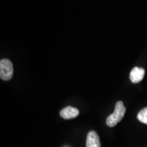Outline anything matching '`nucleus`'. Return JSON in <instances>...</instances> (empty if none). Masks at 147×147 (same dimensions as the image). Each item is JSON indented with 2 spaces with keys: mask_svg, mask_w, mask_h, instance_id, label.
<instances>
[{
  "mask_svg": "<svg viewBox=\"0 0 147 147\" xmlns=\"http://www.w3.org/2000/svg\"><path fill=\"white\" fill-rule=\"evenodd\" d=\"M126 112V108L123 105V102L119 101L116 103L115 111L113 114L108 116L106 119V124L108 126L113 127L117 125L123 118L125 113Z\"/></svg>",
  "mask_w": 147,
  "mask_h": 147,
  "instance_id": "1",
  "label": "nucleus"
},
{
  "mask_svg": "<svg viewBox=\"0 0 147 147\" xmlns=\"http://www.w3.org/2000/svg\"><path fill=\"white\" fill-rule=\"evenodd\" d=\"M13 76V65L8 59L0 61V77L3 80H9Z\"/></svg>",
  "mask_w": 147,
  "mask_h": 147,
  "instance_id": "2",
  "label": "nucleus"
},
{
  "mask_svg": "<svg viewBox=\"0 0 147 147\" xmlns=\"http://www.w3.org/2000/svg\"><path fill=\"white\" fill-rule=\"evenodd\" d=\"M145 74L144 69L142 67H135L131 69L129 74V78L131 81L134 84L141 82L144 78Z\"/></svg>",
  "mask_w": 147,
  "mask_h": 147,
  "instance_id": "3",
  "label": "nucleus"
},
{
  "mask_svg": "<svg viewBox=\"0 0 147 147\" xmlns=\"http://www.w3.org/2000/svg\"><path fill=\"white\" fill-rule=\"evenodd\" d=\"M86 147H101L100 138L95 131H91L88 133Z\"/></svg>",
  "mask_w": 147,
  "mask_h": 147,
  "instance_id": "4",
  "label": "nucleus"
},
{
  "mask_svg": "<svg viewBox=\"0 0 147 147\" xmlns=\"http://www.w3.org/2000/svg\"><path fill=\"white\" fill-rule=\"evenodd\" d=\"M79 115V110L76 108L67 106L60 112V115L64 119H71L76 118Z\"/></svg>",
  "mask_w": 147,
  "mask_h": 147,
  "instance_id": "5",
  "label": "nucleus"
},
{
  "mask_svg": "<svg viewBox=\"0 0 147 147\" xmlns=\"http://www.w3.org/2000/svg\"><path fill=\"white\" fill-rule=\"evenodd\" d=\"M137 118L142 123L147 125V107L143 108L138 114Z\"/></svg>",
  "mask_w": 147,
  "mask_h": 147,
  "instance_id": "6",
  "label": "nucleus"
}]
</instances>
